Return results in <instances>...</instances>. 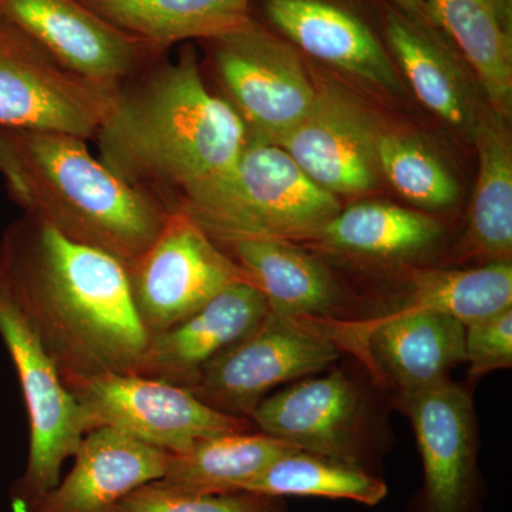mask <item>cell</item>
I'll use <instances>...</instances> for the list:
<instances>
[{
    "mask_svg": "<svg viewBox=\"0 0 512 512\" xmlns=\"http://www.w3.org/2000/svg\"><path fill=\"white\" fill-rule=\"evenodd\" d=\"M268 313L264 293L251 281L231 285L188 318L148 336L136 375L190 389L212 360L251 333Z\"/></svg>",
    "mask_w": 512,
    "mask_h": 512,
    "instance_id": "17",
    "label": "cell"
},
{
    "mask_svg": "<svg viewBox=\"0 0 512 512\" xmlns=\"http://www.w3.org/2000/svg\"><path fill=\"white\" fill-rule=\"evenodd\" d=\"M0 338L18 373L29 420L28 463L13 487V501L33 512L62 480L64 464L76 454L89 429L82 407L2 281Z\"/></svg>",
    "mask_w": 512,
    "mask_h": 512,
    "instance_id": "5",
    "label": "cell"
},
{
    "mask_svg": "<svg viewBox=\"0 0 512 512\" xmlns=\"http://www.w3.org/2000/svg\"><path fill=\"white\" fill-rule=\"evenodd\" d=\"M127 271L138 318L148 336L188 318L229 286L251 281L183 211L170 212L156 241Z\"/></svg>",
    "mask_w": 512,
    "mask_h": 512,
    "instance_id": "8",
    "label": "cell"
},
{
    "mask_svg": "<svg viewBox=\"0 0 512 512\" xmlns=\"http://www.w3.org/2000/svg\"><path fill=\"white\" fill-rule=\"evenodd\" d=\"M200 43L252 136L278 144L311 107L316 86L303 56L259 20Z\"/></svg>",
    "mask_w": 512,
    "mask_h": 512,
    "instance_id": "6",
    "label": "cell"
},
{
    "mask_svg": "<svg viewBox=\"0 0 512 512\" xmlns=\"http://www.w3.org/2000/svg\"><path fill=\"white\" fill-rule=\"evenodd\" d=\"M377 161L380 175L419 207L443 210L460 195L450 170L416 138L384 128L377 144Z\"/></svg>",
    "mask_w": 512,
    "mask_h": 512,
    "instance_id": "28",
    "label": "cell"
},
{
    "mask_svg": "<svg viewBox=\"0 0 512 512\" xmlns=\"http://www.w3.org/2000/svg\"><path fill=\"white\" fill-rule=\"evenodd\" d=\"M342 210L278 144L249 134L232 170L184 201L183 211L218 245L237 239L312 242Z\"/></svg>",
    "mask_w": 512,
    "mask_h": 512,
    "instance_id": "4",
    "label": "cell"
},
{
    "mask_svg": "<svg viewBox=\"0 0 512 512\" xmlns=\"http://www.w3.org/2000/svg\"><path fill=\"white\" fill-rule=\"evenodd\" d=\"M362 417L359 389L345 373L335 370L322 377H306L265 397L249 420L261 433L289 446L362 466Z\"/></svg>",
    "mask_w": 512,
    "mask_h": 512,
    "instance_id": "15",
    "label": "cell"
},
{
    "mask_svg": "<svg viewBox=\"0 0 512 512\" xmlns=\"http://www.w3.org/2000/svg\"><path fill=\"white\" fill-rule=\"evenodd\" d=\"M315 86L311 107L278 146L336 197L373 190L380 178L377 144L386 127L345 84L319 79Z\"/></svg>",
    "mask_w": 512,
    "mask_h": 512,
    "instance_id": "11",
    "label": "cell"
},
{
    "mask_svg": "<svg viewBox=\"0 0 512 512\" xmlns=\"http://www.w3.org/2000/svg\"><path fill=\"white\" fill-rule=\"evenodd\" d=\"M69 390L82 407L89 431L109 427L171 454L254 427L251 420L212 409L185 387L136 373L84 380Z\"/></svg>",
    "mask_w": 512,
    "mask_h": 512,
    "instance_id": "9",
    "label": "cell"
},
{
    "mask_svg": "<svg viewBox=\"0 0 512 512\" xmlns=\"http://www.w3.org/2000/svg\"><path fill=\"white\" fill-rule=\"evenodd\" d=\"M120 86L90 82L57 63L0 16V128L96 136Z\"/></svg>",
    "mask_w": 512,
    "mask_h": 512,
    "instance_id": "10",
    "label": "cell"
},
{
    "mask_svg": "<svg viewBox=\"0 0 512 512\" xmlns=\"http://www.w3.org/2000/svg\"><path fill=\"white\" fill-rule=\"evenodd\" d=\"M392 3L397 9L402 10L410 18L417 20V22L423 23V25L433 26L437 28L433 18H431L430 10L427 8L424 0H387ZM439 29V28H437Z\"/></svg>",
    "mask_w": 512,
    "mask_h": 512,
    "instance_id": "31",
    "label": "cell"
},
{
    "mask_svg": "<svg viewBox=\"0 0 512 512\" xmlns=\"http://www.w3.org/2000/svg\"><path fill=\"white\" fill-rule=\"evenodd\" d=\"M101 18L150 45L168 50L204 42L251 18L252 0H80Z\"/></svg>",
    "mask_w": 512,
    "mask_h": 512,
    "instance_id": "22",
    "label": "cell"
},
{
    "mask_svg": "<svg viewBox=\"0 0 512 512\" xmlns=\"http://www.w3.org/2000/svg\"><path fill=\"white\" fill-rule=\"evenodd\" d=\"M399 402L419 444L427 511L466 512L476 476L473 400L446 382L400 392Z\"/></svg>",
    "mask_w": 512,
    "mask_h": 512,
    "instance_id": "14",
    "label": "cell"
},
{
    "mask_svg": "<svg viewBox=\"0 0 512 512\" xmlns=\"http://www.w3.org/2000/svg\"><path fill=\"white\" fill-rule=\"evenodd\" d=\"M406 306L447 313L464 326L512 308V264L487 262L468 269H417Z\"/></svg>",
    "mask_w": 512,
    "mask_h": 512,
    "instance_id": "27",
    "label": "cell"
},
{
    "mask_svg": "<svg viewBox=\"0 0 512 512\" xmlns=\"http://www.w3.org/2000/svg\"><path fill=\"white\" fill-rule=\"evenodd\" d=\"M468 375L481 377L512 365V308L466 326Z\"/></svg>",
    "mask_w": 512,
    "mask_h": 512,
    "instance_id": "30",
    "label": "cell"
},
{
    "mask_svg": "<svg viewBox=\"0 0 512 512\" xmlns=\"http://www.w3.org/2000/svg\"><path fill=\"white\" fill-rule=\"evenodd\" d=\"M264 293L269 312L332 333L345 322L346 293L320 259L301 244L279 239H237L220 245Z\"/></svg>",
    "mask_w": 512,
    "mask_h": 512,
    "instance_id": "18",
    "label": "cell"
},
{
    "mask_svg": "<svg viewBox=\"0 0 512 512\" xmlns=\"http://www.w3.org/2000/svg\"><path fill=\"white\" fill-rule=\"evenodd\" d=\"M339 356V342L328 330L269 312L188 390L218 412L249 420L272 389L323 372Z\"/></svg>",
    "mask_w": 512,
    "mask_h": 512,
    "instance_id": "7",
    "label": "cell"
},
{
    "mask_svg": "<svg viewBox=\"0 0 512 512\" xmlns=\"http://www.w3.org/2000/svg\"><path fill=\"white\" fill-rule=\"evenodd\" d=\"M170 457L168 451L109 427L89 431L70 473L33 512H120L133 491L164 477Z\"/></svg>",
    "mask_w": 512,
    "mask_h": 512,
    "instance_id": "20",
    "label": "cell"
},
{
    "mask_svg": "<svg viewBox=\"0 0 512 512\" xmlns=\"http://www.w3.org/2000/svg\"><path fill=\"white\" fill-rule=\"evenodd\" d=\"M0 177L9 197L57 234L131 266L171 211L62 131L0 128Z\"/></svg>",
    "mask_w": 512,
    "mask_h": 512,
    "instance_id": "3",
    "label": "cell"
},
{
    "mask_svg": "<svg viewBox=\"0 0 512 512\" xmlns=\"http://www.w3.org/2000/svg\"><path fill=\"white\" fill-rule=\"evenodd\" d=\"M356 338L372 369L399 392L446 383L466 360V326L430 309L404 306L357 326Z\"/></svg>",
    "mask_w": 512,
    "mask_h": 512,
    "instance_id": "16",
    "label": "cell"
},
{
    "mask_svg": "<svg viewBox=\"0 0 512 512\" xmlns=\"http://www.w3.org/2000/svg\"><path fill=\"white\" fill-rule=\"evenodd\" d=\"M471 141L477 147L478 175L468 214V252L490 262L511 261L512 150L507 119L487 104Z\"/></svg>",
    "mask_w": 512,
    "mask_h": 512,
    "instance_id": "24",
    "label": "cell"
},
{
    "mask_svg": "<svg viewBox=\"0 0 512 512\" xmlns=\"http://www.w3.org/2000/svg\"><path fill=\"white\" fill-rule=\"evenodd\" d=\"M299 448L265 433L221 434L171 454L167 471L157 483L180 493L214 495L239 493L269 464Z\"/></svg>",
    "mask_w": 512,
    "mask_h": 512,
    "instance_id": "25",
    "label": "cell"
},
{
    "mask_svg": "<svg viewBox=\"0 0 512 512\" xmlns=\"http://www.w3.org/2000/svg\"><path fill=\"white\" fill-rule=\"evenodd\" d=\"M120 512H284L279 498L245 493L197 495L180 493L157 481L133 491Z\"/></svg>",
    "mask_w": 512,
    "mask_h": 512,
    "instance_id": "29",
    "label": "cell"
},
{
    "mask_svg": "<svg viewBox=\"0 0 512 512\" xmlns=\"http://www.w3.org/2000/svg\"><path fill=\"white\" fill-rule=\"evenodd\" d=\"M0 281L69 389L137 373L148 342L127 266L23 215L0 241Z\"/></svg>",
    "mask_w": 512,
    "mask_h": 512,
    "instance_id": "1",
    "label": "cell"
},
{
    "mask_svg": "<svg viewBox=\"0 0 512 512\" xmlns=\"http://www.w3.org/2000/svg\"><path fill=\"white\" fill-rule=\"evenodd\" d=\"M431 18L473 69L487 104L512 111V0H424Z\"/></svg>",
    "mask_w": 512,
    "mask_h": 512,
    "instance_id": "21",
    "label": "cell"
},
{
    "mask_svg": "<svg viewBox=\"0 0 512 512\" xmlns=\"http://www.w3.org/2000/svg\"><path fill=\"white\" fill-rule=\"evenodd\" d=\"M251 16L302 56L394 99L407 96L377 25L350 0H252Z\"/></svg>",
    "mask_w": 512,
    "mask_h": 512,
    "instance_id": "12",
    "label": "cell"
},
{
    "mask_svg": "<svg viewBox=\"0 0 512 512\" xmlns=\"http://www.w3.org/2000/svg\"><path fill=\"white\" fill-rule=\"evenodd\" d=\"M94 138L111 171L174 211L232 170L249 130L184 43L177 59L161 56L120 84Z\"/></svg>",
    "mask_w": 512,
    "mask_h": 512,
    "instance_id": "2",
    "label": "cell"
},
{
    "mask_svg": "<svg viewBox=\"0 0 512 512\" xmlns=\"http://www.w3.org/2000/svg\"><path fill=\"white\" fill-rule=\"evenodd\" d=\"M245 493L266 497H322L377 505L387 485L365 467L303 450H292L245 485Z\"/></svg>",
    "mask_w": 512,
    "mask_h": 512,
    "instance_id": "26",
    "label": "cell"
},
{
    "mask_svg": "<svg viewBox=\"0 0 512 512\" xmlns=\"http://www.w3.org/2000/svg\"><path fill=\"white\" fill-rule=\"evenodd\" d=\"M0 16L90 82L120 86L168 52L116 28L80 0H0Z\"/></svg>",
    "mask_w": 512,
    "mask_h": 512,
    "instance_id": "13",
    "label": "cell"
},
{
    "mask_svg": "<svg viewBox=\"0 0 512 512\" xmlns=\"http://www.w3.org/2000/svg\"><path fill=\"white\" fill-rule=\"evenodd\" d=\"M382 2L377 29L394 64L427 110L471 140L483 106L464 77L456 47L440 29L417 22L387 0Z\"/></svg>",
    "mask_w": 512,
    "mask_h": 512,
    "instance_id": "19",
    "label": "cell"
},
{
    "mask_svg": "<svg viewBox=\"0 0 512 512\" xmlns=\"http://www.w3.org/2000/svg\"><path fill=\"white\" fill-rule=\"evenodd\" d=\"M443 225L424 212L387 204L360 202L340 210L311 244L332 254L402 261L433 248Z\"/></svg>",
    "mask_w": 512,
    "mask_h": 512,
    "instance_id": "23",
    "label": "cell"
}]
</instances>
